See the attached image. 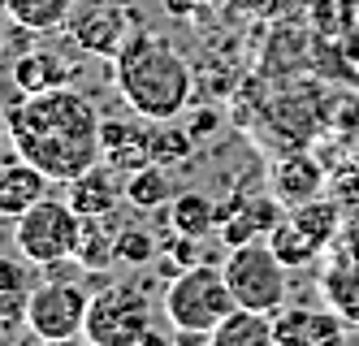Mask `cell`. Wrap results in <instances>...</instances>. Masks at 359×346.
Masks as SVG:
<instances>
[{
	"label": "cell",
	"instance_id": "cell-1",
	"mask_svg": "<svg viewBox=\"0 0 359 346\" xmlns=\"http://www.w3.org/2000/svg\"><path fill=\"white\" fill-rule=\"evenodd\" d=\"M5 117H9L13 152L22 161H31L35 169H43L53 182H74L79 173L104 161L100 156V126H104V117L69 83L53 91L18 95V104H9Z\"/></svg>",
	"mask_w": 359,
	"mask_h": 346
},
{
	"label": "cell",
	"instance_id": "cell-2",
	"mask_svg": "<svg viewBox=\"0 0 359 346\" xmlns=\"http://www.w3.org/2000/svg\"><path fill=\"white\" fill-rule=\"evenodd\" d=\"M113 83L135 117L173 121L191 104L195 74L169 39L151 35V31H135L113 57Z\"/></svg>",
	"mask_w": 359,
	"mask_h": 346
},
{
	"label": "cell",
	"instance_id": "cell-3",
	"mask_svg": "<svg viewBox=\"0 0 359 346\" xmlns=\"http://www.w3.org/2000/svg\"><path fill=\"white\" fill-rule=\"evenodd\" d=\"M234 295H229L225 269L212 260L177 269V277L165 286L161 295V312L173 325V333H212L229 312H234Z\"/></svg>",
	"mask_w": 359,
	"mask_h": 346
},
{
	"label": "cell",
	"instance_id": "cell-4",
	"mask_svg": "<svg viewBox=\"0 0 359 346\" xmlns=\"http://www.w3.org/2000/svg\"><path fill=\"white\" fill-rule=\"evenodd\" d=\"M151 321H156V307L147 290H139L135 281H113L91 295L83 338L91 346H143L151 338Z\"/></svg>",
	"mask_w": 359,
	"mask_h": 346
},
{
	"label": "cell",
	"instance_id": "cell-5",
	"mask_svg": "<svg viewBox=\"0 0 359 346\" xmlns=\"http://www.w3.org/2000/svg\"><path fill=\"white\" fill-rule=\"evenodd\" d=\"M79 234H83V217L74 212L69 199H53V195H43L39 204H31L13 221L18 255H27L31 264H39V269L74 260V251H79Z\"/></svg>",
	"mask_w": 359,
	"mask_h": 346
},
{
	"label": "cell",
	"instance_id": "cell-6",
	"mask_svg": "<svg viewBox=\"0 0 359 346\" xmlns=\"http://www.w3.org/2000/svg\"><path fill=\"white\" fill-rule=\"evenodd\" d=\"M225 281H229V295H234L238 307L251 312H277L286 303V290H290V269L277 260V251L264 243H243V247H229L225 255Z\"/></svg>",
	"mask_w": 359,
	"mask_h": 346
},
{
	"label": "cell",
	"instance_id": "cell-7",
	"mask_svg": "<svg viewBox=\"0 0 359 346\" xmlns=\"http://www.w3.org/2000/svg\"><path fill=\"white\" fill-rule=\"evenodd\" d=\"M61 31L83 52H91V57L113 61L121 44L135 35V22H130V5L126 0H74Z\"/></svg>",
	"mask_w": 359,
	"mask_h": 346
},
{
	"label": "cell",
	"instance_id": "cell-8",
	"mask_svg": "<svg viewBox=\"0 0 359 346\" xmlns=\"http://www.w3.org/2000/svg\"><path fill=\"white\" fill-rule=\"evenodd\" d=\"M87 303L91 295L79 281H65V277H48L35 286V295L27 303V329L48 342V338H79L87 325Z\"/></svg>",
	"mask_w": 359,
	"mask_h": 346
},
{
	"label": "cell",
	"instance_id": "cell-9",
	"mask_svg": "<svg viewBox=\"0 0 359 346\" xmlns=\"http://www.w3.org/2000/svg\"><path fill=\"white\" fill-rule=\"evenodd\" d=\"M273 329L281 346H346V321L329 303L325 307H286L273 312Z\"/></svg>",
	"mask_w": 359,
	"mask_h": 346
},
{
	"label": "cell",
	"instance_id": "cell-10",
	"mask_svg": "<svg viewBox=\"0 0 359 346\" xmlns=\"http://www.w3.org/2000/svg\"><path fill=\"white\" fill-rule=\"evenodd\" d=\"M281 217H286V208H281L277 195L234 199L229 208L217 212V229H221V243L225 247H243V243H260V238H269Z\"/></svg>",
	"mask_w": 359,
	"mask_h": 346
},
{
	"label": "cell",
	"instance_id": "cell-11",
	"mask_svg": "<svg viewBox=\"0 0 359 346\" xmlns=\"http://www.w3.org/2000/svg\"><path fill=\"white\" fill-rule=\"evenodd\" d=\"M100 156L104 165H113L117 173H130L139 165L151 161V121H126V117H109L100 126Z\"/></svg>",
	"mask_w": 359,
	"mask_h": 346
},
{
	"label": "cell",
	"instance_id": "cell-12",
	"mask_svg": "<svg viewBox=\"0 0 359 346\" xmlns=\"http://www.w3.org/2000/svg\"><path fill=\"white\" fill-rule=\"evenodd\" d=\"M69 186V204H74V212H79V217H113L117 212V204L126 199V191H121V182H117V169L113 165H91L87 173H79L74 182H65Z\"/></svg>",
	"mask_w": 359,
	"mask_h": 346
},
{
	"label": "cell",
	"instance_id": "cell-13",
	"mask_svg": "<svg viewBox=\"0 0 359 346\" xmlns=\"http://www.w3.org/2000/svg\"><path fill=\"white\" fill-rule=\"evenodd\" d=\"M48 178L43 169H35L31 161H22L13 152V161H0V217L18 221L31 204H39L48 195Z\"/></svg>",
	"mask_w": 359,
	"mask_h": 346
},
{
	"label": "cell",
	"instance_id": "cell-14",
	"mask_svg": "<svg viewBox=\"0 0 359 346\" xmlns=\"http://www.w3.org/2000/svg\"><path fill=\"white\" fill-rule=\"evenodd\" d=\"M35 273L27 255H0V329L27 325V303L35 295Z\"/></svg>",
	"mask_w": 359,
	"mask_h": 346
},
{
	"label": "cell",
	"instance_id": "cell-15",
	"mask_svg": "<svg viewBox=\"0 0 359 346\" xmlns=\"http://www.w3.org/2000/svg\"><path fill=\"white\" fill-rule=\"evenodd\" d=\"M13 74V87L18 95H35V91H53V87H65L74 65L65 57H57V52L48 48H35V52H22V57L9 65Z\"/></svg>",
	"mask_w": 359,
	"mask_h": 346
},
{
	"label": "cell",
	"instance_id": "cell-16",
	"mask_svg": "<svg viewBox=\"0 0 359 346\" xmlns=\"http://www.w3.org/2000/svg\"><path fill=\"white\" fill-rule=\"evenodd\" d=\"M325 186V173L316 161L307 156H286L277 169H273V195L281 199V208H299L307 199H316Z\"/></svg>",
	"mask_w": 359,
	"mask_h": 346
},
{
	"label": "cell",
	"instance_id": "cell-17",
	"mask_svg": "<svg viewBox=\"0 0 359 346\" xmlns=\"http://www.w3.org/2000/svg\"><path fill=\"white\" fill-rule=\"evenodd\" d=\"M212 346H277L273 316L269 312H251V307H234L212 329Z\"/></svg>",
	"mask_w": 359,
	"mask_h": 346
},
{
	"label": "cell",
	"instance_id": "cell-18",
	"mask_svg": "<svg viewBox=\"0 0 359 346\" xmlns=\"http://www.w3.org/2000/svg\"><path fill=\"white\" fill-rule=\"evenodd\" d=\"M121 191H126V204H130V208L156 212V208H165L173 199V173H169V165L147 161V165H139V169L126 173Z\"/></svg>",
	"mask_w": 359,
	"mask_h": 346
},
{
	"label": "cell",
	"instance_id": "cell-19",
	"mask_svg": "<svg viewBox=\"0 0 359 346\" xmlns=\"http://www.w3.org/2000/svg\"><path fill=\"white\" fill-rule=\"evenodd\" d=\"M0 9H5V18L18 26V31L27 35H53L65 26L74 0H0Z\"/></svg>",
	"mask_w": 359,
	"mask_h": 346
},
{
	"label": "cell",
	"instance_id": "cell-20",
	"mask_svg": "<svg viewBox=\"0 0 359 346\" xmlns=\"http://www.w3.org/2000/svg\"><path fill=\"white\" fill-rule=\"evenodd\" d=\"M320 295L346 325H359V260L333 264V269L320 277Z\"/></svg>",
	"mask_w": 359,
	"mask_h": 346
},
{
	"label": "cell",
	"instance_id": "cell-21",
	"mask_svg": "<svg viewBox=\"0 0 359 346\" xmlns=\"http://www.w3.org/2000/svg\"><path fill=\"white\" fill-rule=\"evenodd\" d=\"M169 225H173V234L208 238L217 229V204L203 191H182V195L169 199Z\"/></svg>",
	"mask_w": 359,
	"mask_h": 346
},
{
	"label": "cell",
	"instance_id": "cell-22",
	"mask_svg": "<svg viewBox=\"0 0 359 346\" xmlns=\"http://www.w3.org/2000/svg\"><path fill=\"white\" fill-rule=\"evenodd\" d=\"M117 234H109L104 225H100V217H83V234H79V251H74V260L83 264L87 273H104L109 264H117Z\"/></svg>",
	"mask_w": 359,
	"mask_h": 346
},
{
	"label": "cell",
	"instance_id": "cell-23",
	"mask_svg": "<svg viewBox=\"0 0 359 346\" xmlns=\"http://www.w3.org/2000/svg\"><path fill=\"white\" fill-rule=\"evenodd\" d=\"M264 243L277 251V260L281 264H286V269H303V264H312L316 260V243H312V238H307L294 221H290V212H286V217H281L277 225H273V234L264 238Z\"/></svg>",
	"mask_w": 359,
	"mask_h": 346
},
{
	"label": "cell",
	"instance_id": "cell-24",
	"mask_svg": "<svg viewBox=\"0 0 359 346\" xmlns=\"http://www.w3.org/2000/svg\"><path fill=\"white\" fill-rule=\"evenodd\" d=\"M290 212V221L312 238L316 247H325L333 234H338V208L333 204H325V199H307V204H299V208H286Z\"/></svg>",
	"mask_w": 359,
	"mask_h": 346
},
{
	"label": "cell",
	"instance_id": "cell-25",
	"mask_svg": "<svg viewBox=\"0 0 359 346\" xmlns=\"http://www.w3.org/2000/svg\"><path fill=\"white\" fill-rule=\"evenodd\" d=\"M195 152L191 130H177L173 121H151V161L156 165H182Z\"/></svg>",
	"mask_w": 359,
	"mask_h": 346
},
{
	"label": "cell",
	"instance_id": "cell-26",
	"mask_svg": "<svg viewBox=\"0 0 359 346\" xmlns=\"http://www.w3.org/2000/svg\"><path fill=\"white\" fill-rule=\"evenodd\" d=\"M117 264H130V269H143V264H151L161 255V243H156V234L143 229V225H126L117 229Z\"/></svg>",
	"mask_w": 359,
	"mask_h": 346
},
{
	"label": "cell",
	"instance_id": "cell-27",
	"mask_svg": "<svg viewBox=\"0 0 359 346\" xmlns=\"http://www.w3.org/2000/svg\"><path fill=\"white\" fill-rule=\"evenodd\" d=\"M212 130H217V113H212V109H199L195 121H191V139L199 143L203 135H212Z\"/></svg>",
	"mask_w": 359,
	"mask_h": 346
},
{
	"label": "cell",
	"instance_id": "cell-28",
	"mask_svg": "<svg viewBox=\"0 0 359 346\" xmlns=\"http://www.w3.org/2000/svg\"><path fill=\"white\" fill-rule=\"evenodd\" d=\"M177 346H212V333H177Z\"/></svg>",
	"mask_w": 359,
	"mask_h": 346
},
{
	"label": "cell",
	"instance_id": "cell-29",
	"mask_svg": "<svg viewBox=\"0 0 359 346\" xmlns=\"http://www.w3.org/2000/svg\"><path fill=\"white\" fill-rule=\"evenodd\" d=\"M39 346H91V342L79 333V338H48V342H39Z\"/></svg>",
	"mask_w": 359,
	"mask_h": 346
},
{
	"label": "cell",
	"instance_id": "cell-30",
	"mask_svg": "<svg viewBox=\"0 0 359 346\" xmlns=\"http://www.w3.org/2000/svg\"><path fill=\"white\" fill-rule=\"evenodd\" d=\"M9 18H5V9H0V61H5V48H9Z\"/></svg>",
	"mask_w": 359,
	"mask_h": 346
},
{
	"label": "cell",
	"instance_id": "cell-31",
	"mask_svg": "<svg viewBox=\"0 0 359 346\" xmlns=\"http://www.w3.org/2000/svg\"><path fill=\"white\" fill-rule=\"evenodd\" d=\"M0 147H13V139H9V117L0 113Z\"/></svg>",
	"mask_w": 359,
	"mask_h": 346
}]
</instances>
